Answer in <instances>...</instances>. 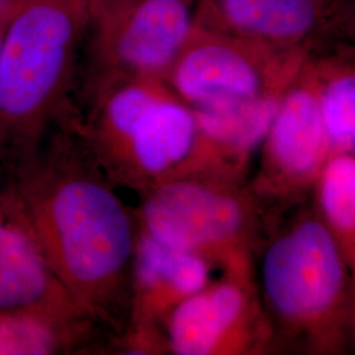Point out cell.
Wrapping results in <instances>:
<instances>
[{
  "label": "cell",
  "instance_id": "5b68a950",
  "mask_svg": "<svg viewBox=\"0 0 355 355\" xmlns=\"http://www.w3.org/2000/svg\"><path fill=\"white\" fill-rule=\"evenodd\" d=\"M196 0H123L91 12L87 94L117 83L166 82L195 26Z\"/></svg>",
  "mask_w": 355,
  "mask_h": 355
},
{
  "label": "cell",
  "instance_id": "9c48e42d",
  "mask_svg": "<svg viewBox=\"0 0 355 355\" xmlns=\"http://www.w3.org/2000/svg\"><path fill=\"white\" fill-rule=\"evenodd\" d=\"M214 265L155 241L140 229L130 282V316L119 338L121 354H167L162 324L168 313L212 280Z\"/></svg>",
  "mask_w": 355,
  "mask_h": 355
},
{
  "label": "cell",
  "instance_id": "ac0fdd59",
  "mask_svg": "<svg viewBox=\"0 0 355 355\" xmlns=\"http://www.w3.org/2000/svg\"><path fill=\"white\" fill-rule=\"evenodd\" d=\"M117 1H123V0H89V7H91V12H94L95 10L112 4V3H117Z\"/></svg>",
  "mask_w": 355,
  "mask_h": 355
},
{
  "label": "cell",
  "instance_id": "52a82bcc",
  "mask_svg": "<svg viewBox=\"0 0 355 355\" xmlns=\"http://www.w3.org/2000/svg\"><path fill=\"white\" fill-rule=\"evenodd\" d=\"M253 271H223L162 324L167 354L261 353L268 340Z\"/></svg>",
  "mask_w": 355,
  "mask_h": 355
},
{
  "label": "cell",
  "instance_id": "7a4b0ae2",
  "mask_svg": "<svg viewBox=\"0 0 355 355\" xmlns=\"http://www.w3.org/2000/svg\"><path fill=\"white\" fill-rule=\"evenodd\" d=\"M89 0H20L0 49V167L29 161L64 112Z\"/></svg>",
  "mask_w": 355,
  "mask_h": 355
},
{
  "label": "cell",
  "instance_id": "e0dca14e",
  "mask_svg": "<svg viewBox=\"0 0 355 355\" xmlns=\"http://www.w3.org/2000/svg\"><path fill=\"white\" fill-rule=\"evenodd\" d=\"M19 3H20V1H19ZM19 3H17V4H19ZM17 4H15L13 7H10V8H7V10H4V11L0 12V49H1V44H3V40H4V35H6V31H7V26H8V23H10V20H11V17H12L13 12H15Z\"/></svg>",
  "mask_w": 355,
  "mask_h": 355
},
{
  "label": "cell",
  "instance_id": "6da1fadb",
  "mask_svg": "<svg viewBox=\"0 0 355 355\" xmlns=\"http://www.w3.org/2000/svg\"><path fill=\"white\" fill-rule=\"evenodd\" d=\"M13 174L55 277L76 311L111 337L114 350L129 327L136 209L120 198L66 112Z\"/></svg>",
  "mask_w": 355,
  "mask_h": 355
},
{
  "label": "cell",
  "instance_id": "4fadbf2b",
  "mask_svg": "<svg viewBox=\"0 0 355 355\" xmlns=\"http://www.w3.org/2000/svg\"><path fill=\"white\" fill-rule=\"evenodd\" d=\"M318 16L315 0H196L195 24L265 45L303 37Z\"/></svg>",
  "mask_w": 355,
  "mask_h": 355
},
{
  "label": "cell",
  "instance_id": "ffe728a7",
  "mask_svg": "<svg viewBox=\"0 0 355 355\" xmlns=\"http://www.w3.org/2000/svg\"><path fill=\"white\" fill-rule=\"evenodd\" d=\"M352 328H353V331H354V338H355V299H354V311H353V318H352Z\"/></svg>",
  "mask_w": 355,
  "mask_h": 355
},
{
  "label": "cell",
  "instance_id": "ba28073f",
  "mask_svg": "<svg viewBox=\"0 0 355 355\" xmlns=\"http://www.w3.org/2000/svg\"><path fill=\"white\" fill-rule=\"evenodd\" d=\"M196 146L195 111L168 89L120 135L89 149L117 187L142 195L168 179L191 174Z\"/></svg>",
  "mask_w": 355,
  "mask_h": 355
},
{
  "label": "cell",
  "instance_id": "277c9868",
  "mask_svg": "<svg viewBox=\"0 0 355 355\" xmlns=\"http://www.w3.org/2000/svg\"><path fill=\"white\" fill-rule=\"evenodd\" d=\"M140 196L139 225L155 241L200 255L221 271H253L255 209L241 182L189 174Z\"/></svg>",
  "mask_w": 355,
  "mask_h": 355
},
{
  "label": "cell",
  "instance_id": "8992f818",
  "mask_svg": "<svg viewBox=\"0 0 355 355\" xmlns=\"http://www.w3.org/2000/svg\"><path fill=\"white\" fill-rule=\"evenodd\" d=\"M287 74L268 45L195 24L165 83L191 108H203L282 92Z\"/></svg>",
  "mask_w": 355,
  "mask_h": 355
},
{
  "label": "cell",
  "instance_id": "30bf717a",
  "mask_svg": "<svg viewBox=\"0 0 355 355\" xmlns=\"http://www.w3.org/2000/svg\"><path fill=\"white\" fill-rule=\"evenodd\" d=\"M258 153L255 193L283 198L315 187L331 154L320 110L318 82L304 80L283 92Z\"/></svg>",
  "mask_w": 355,
  "mask_h": 355
},
{
  "label": "cell",
  "instance_id": "9a60e30c",
  "mask_svg": "<svg viewBox=\"0 0 355 355\" xmlns=\"http://www.w3.org/2000/svg\"><path fill=\"white\" fill-rule=\"evenodd\" d=\"M320 218L338 243L349 267L355 299V157L330 154L315 184Z\"/></svg>",
  "mask_w": 355,
  "mask_h": 355
},
{
  "label": "cell",
  "instance_id": "d6986e66",
  "mask_svg": "<svg viewBox=\"0 0 355 355\" xmlns=\"http://www.w3.org/2000/svg\"><path fill=\"white\" fill-rule=\"evenodd\" d=\"M20 0H0V12L1 11H4V10H7V8H10V7H13L15 4H17Z\"/></svg>",
  "mask_w": 355,
  "mask_h": 355
},
{
  "label": "cell",
  "instance_id": "7c38bea8",
  "mask_svg": "<svg viewBox=\"0 0 355 355\" xmlns=\"http://www.w3.org/2000/svg\"><path fill=\"white\" fill-rule=\"evenodd\" d=\"M284 91L192 108L198 121V146L191 174L241 182L266 137Z\"/></svg>",
  "mask_w": 355,
  "mask_h": 355
},
{
  "label": "cell",
  "instance_id": "8fae6325",
  "mask_svg": "<svg viewBox=\"0 0 355 355\" xmlns=\"http://www.w3.org/2000/svg\"><path fill=\"white\" fill-rule=\"evenodd\" d=\"M0 311L83 318L51 268L15 174L3 167H0Z\"/></svg>",
  "mask_w": 355,
  "mask_h": 355
},
{
  "label": "cell",
  "instance_id": "2e32d148",
  "mask_svg": "<svg viewBox=\"0 0 355 355\" xmlns=\"http://www.w3.org/2000/svg\"><path fill=\"white\" fill-rule=\"evenodd\" d=\"M318 101L331 154L355 157V71L318 82Z\"/></svg>",
  "mask_w": 355,
  "mask_h": 355
},
{
  "label": "cell",
  "instance_id": "5bb4252c",
  "mask_svg": "<svg viewBox=\"0 0 355 355\" xmlns=\"http://www.w3.org/2000/svg\"><path fill=\"white\" fill-rule=\"evenodd\" d=\"M111 337L83 318L0 311V355L108 354Z\"/></svg>",
  "mask_w": 355,
  "mask_h": 355
},
{
  "label": "cell",
  "instance_id": "3957f363",
  "mask_svg": "<svg viewBox=\"0 0 355 355\" xmlns=\"http://www.w3.org/2000/svg\"><path fill=\"white\" fill-rule=\"evenodd\" d=\"M259 295L284 329L316 350H334L352 327L353 280L325 223L304 217L267 245L259 262Z\"/></svg>",
  "mask_w": 355,
  "mask_h": 355
}]
</instances>
